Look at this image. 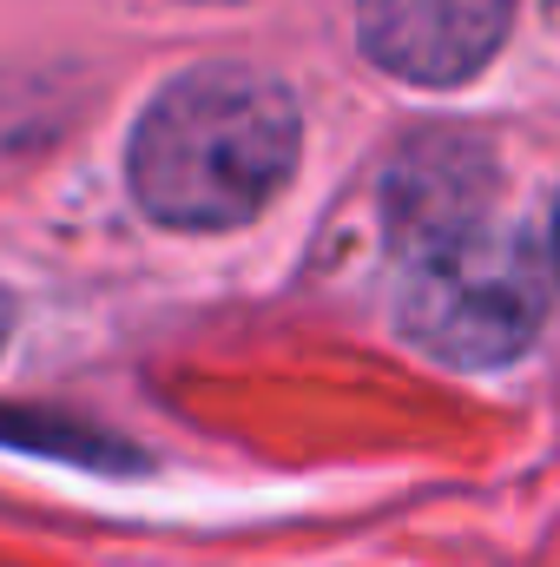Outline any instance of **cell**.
<instances>
[{"label":"cell","mask_w":560,"mask_h":567,"mask_svg":"<svg viewBox=\"0 0 560 567\" xmlns=\"http://www.w3.org/2000/svg\"><path fill=\"white\" fill-rule=\"evenodd\" d=\"M303 152V113L290 86L258 66H185L145 100L126 185L165 231H238L251 225Z\"/></svg>","instance_id":"1"},{"label":"cell","mask_w":560,"mask_h":567,"mask_svg":"<svg viewBox=\"0 0 560 567\" xmlns=\"http://www.w3.org/2000/svg\"><path fill=\"white\" fill-rule=\"evenodd\" d=\"M515 27V0H356V47L409 86L475 80Z\"/></svg>","instance_id":"4"},{"label":"cell","mask_w":560,"mask_h":567,"mask_svg":"<svg viewBox=\"0 0 560 567\" xmlns=\"http://www.w3.org/2000/svg\"><path fill=\"white\" fill-rule=\"evenodd\" d=\"M403 337L448 370H501L535 350L548 323V271L521 231H481L428 265H409Z\"/></svg>","instance_id":"2"},{"label":"cell","mask_w":560,"mask_h":567,"mask_svg":"<svg viewBox=\"0 0 560 567\" xmlns=\"http://www.w3.org/2000/svg\"><path fill=\"white\" fill-rule=\"evenodd\" d=\"M495 192H501L495 145L481 133H462V126L409 133L376 178L383 231L409 265H428V258L481 238L488 212H495Z\"/></svg>","instance_id":"3"},{"label":"cell","mask_w":560,"mask_h":567,"mask_svg":"<svg viewBox=\"0 0 560 567\" xmlns=\"http://www.w3.org/2000/svg\"><path fill=\"white\" fill-rule=\"evenodd\" d=\"M548 265H554V278H560V198H554V231H548Z\"/></svg>","instance_id":"6"},{"label":"cell","mask_w":560,"mask_h":567,"mask_svg":"<svg viewBox=\"0 0 560 567\" xmlns=\"http://www.w3.org/2000/svg\"><path fill=\"white\" fill-rule=\"evenodd\" d=\"M0 435H20V449H46V455H66V462H113V468H126V455H120V449H100V435H80V429L0 416Z\"/></svg>","instance_id":"5"},{"label":"cell","mask_w":560,"mask_h":567,"mask_svg":"<svg viewBox=\"0 0 560 567\" xmlns=\"http://www.w3.org/2000/svg\"><path fill=\"white\" fill-rule=\"evenodd\" d=\"M7 330H13V303H7V290H0V350H7Z\"/></svg>","instance_id":"7"}]
</instances>
